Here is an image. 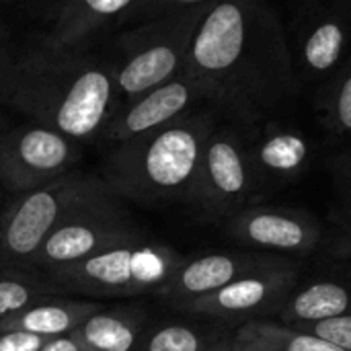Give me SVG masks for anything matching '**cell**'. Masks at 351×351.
Returning a JSON list of instances; mask_svg holds the SVG:
<instances>
[{
  "label": "cell",
  "instance_id": "cell-28",
  "mask_svg": "<svg viewBox=\"0 0 351 351\" xmlns=\"http://www.w3.org/2000/svg\"><path fill=\"white\" fill-rule=\"evenodd\" d=\"M232 337L230 339H226L224 343H220V346H216V348H212V350H208V351H232Z\"/></svg>",
  "mask_w": 351,
  "mask_h": 351
},
{
  "label": "cell",
  "instance_id": "cell-25",
  "mask_svg": "<svg viewBox=\"0 0 351 351\" xmlns=\"http://www.w3.org/2000/svg\"><path fill=\"white\" fill-rule=\"evenodd\" d=\"M298 329H304V331L337 346L339 350L351 351V315L341 317V319H333V321H325V323H317V325L298 327Z\"/></svg>",
  "mask_w": 351,
  "mask_h": 351
},
{
  "label": "cell",
  "instance_id": "cell-16",
  "mask_svg": "<svg viewBox=\"0 0 351 351\" xmlns=\"http://www.w3.org/2000/svg\"><path fill=\"white\" fill-rule=\"evenodd\" d=\"M138 4L136 0H66L45 4L43 21L49 27L37 43L49 49H84L93 35L125 21Z\"/></svg>",
  "mask_w": 351,
  "mask_h": 351
},
{
  "label": "cell",
  "instance_id": "cell-17",
  "mask_svg": "<svg viewBox=\"0 0 351 351\" xmlns=\"http://www.w3.org/2000/svg\"><path fill=\"white\" fill-rule=\"evenodd\" d=\"M351 315L350 278H319L296 286L278 311V319L288 327H306Z\"/></svg>",
  "mask_w": 351,
  "mask_h": 351
},
{
  "label": "cell",
  "instance_id": "cell-2",
  "mask_svg": "<svg viewBox=\"0 0 351 351\" xmlns=\"http://www.w3.org/2000/svg\"><path fill=\"white\" fill-rule=\"evenodd\" d=\"M113 64L82 49L37 41L0 47V105L72 142L103 134L117 113Z\"/></svg>",
  "mask_w": 351,
  "mask_h": 351
},
{
  "label": "cell",
  "instance_id": "cell-5",
  "mask_svg": "<svg viewBox=\"0 0 351 351\" xmlns=\"http://www.w3.org/2000/svg\"><path fill=\"white\" fill-rule=\"evenodd\" d=\"M183 259L167 245L140 237L97 253L72 267L53 274V284L90 296H134L160 290Z\"/></svg>",
  "mask_w": 351,
  "mask_h": 351
},
{
  "label": "cell",
  "instance_id": "cell-11",
  "mask_svg": "<svg viewBox=\"0 0 351 351\" xmlns=\"http://www.w3.org/2000/svg\"><path fill=\"white\" fill-rule=\"evenodd\" d=\"M226 234L249 251L269 255H308L325 239L321 222L306 210L249 206L224 222Z\"/></svg>",
  "mask_w": 351,
  "mask_h": 351
},
{
  "label": "cell",
  "instance_id": "cell-14",
  "mask_svg": "<svg viewBox=\"0 0 351 351\" xmlns=\"http://www.w3.org/2000/svg\"><path fill=\"white\" fill-rule=\"evenodd\" d=\"M247 146L255 177V202L292 185L311 162L308 138L280 121L247 132Z\"/></svg>",
  "mask_w": 351,
  "mask_h": 351
},
{
  "label": "cell",
  "instance_id": "cell-15",
  "mask_svg": "<svg viewBox=\"0 0 351 351\" xmlns=\"http://www.w3.org/2000/svg\"><path fill=\"white\" fill-rule=\"evenodd\" d=\"M197 103H204L199 88L185 74H179L171 82L123 105V109L113 115L103 136L117 144L128 142L185 117Z\"/></svg>",
  "mask_w": 351,
  "mask_h": 351
},
{
  "label": "cell",
  "instance_id": "cell-6",
  "mask_svg": "<svg viewBox=\"0 0 351 351\" xmlns=\"http://www.w3.org/2000/svg\"><path fill=\"white\" fill-rule=\"evenodd\" d=\"M105 189L103 181L64 175L62 179L14 197L0 218V261L31 267L58 224L76 206Z\"/></svg>",
  "mask_w": 351,
  "mask_h": 351
},
{
  "label": "cell",
  "instance_id": "cell-10",
  "mask_svg": "<svg viewBox=\"0 0 351 351\" xmlns=\"http://www.w3.org/2000/svg\"><path fill=\"white\" fill-rule=\"evenodd\" d=\"M76 158V142L41 125L0 134V183L27 193L62 179Z\"/></svg>",
  "mask_w": 351,
  "mask_h": 351
},
{
  "label": "cell",
  "instance_id": "cell-27",
  "mask_svg": "<svg viewBox=\"0 0 351 351\" xmlns=\"http://www.w3.org/2000/svg\"><path fill=\"white\" fill-rule=\"evenodd\" d=\"M41 351H86L72 335L66 337H56V339H47V343L41 348Z\"/></svg>",
  "mask_w": 351,
  "mask_h": 351
},
{
  "label": "cell",
  "instance_id": "cell-19",
  "mask_svg": "<svg viewBox=\"0 0 351 351\" xmlns=\"http://www.w3.org/2000/svg\"><path fill=\"white\" fill-rule=\"evenodd\" d=\"M230 343L232 351H343L304 329L269 319L243 323Z\"/></svg>",
  "mask_w": 351,
  "mask_h": 351
},
{
  "label": "cell",
  "instance_id": "cell-22",
  "mask_svg": "<svg viewBox=\"0 0 351 351\" xmlns=\"http://www.w3.org/2000/svg\"><path fill=\"white\" fill-rule=\"evenodd\" d=\"M331 173L333 204L329 210V255L333 259L348 261L351 259V148H346L333 158Z\"/></svg>",
  "mask_w": 351,
  "mask_h": 351
},
{
  "label": "cell",
  "instance_id": "cell-20",
  "mask_svg": "<svg viewBox=\"0 0 351 351\" xmlns=\"http://www.w3.org/2000/svg\"><path fill=\"white\" fill-rule=\"evenodd\" d=\"M142 317L97 311L78 325L72 337L86 351H134Z\"/></svg>",
  "mask_w": 351,
  "mask_h": 351
},
{
  "label": "cell",
  "instance_id": "cell-18",
  "mask_svg": "<svg viewBox=\"0 0 351 351\" xmlns=\"http://www.w3.org/2000/svg\"><path fill=\"white\" fill-rule=\"evenodd\" d=\"M101 311L93 302H72V300H41L8 317L0 323V331H21L41 339H56L72 335L82 321L93 313Z\"/></svg>",
  "mask_w": 351,
  "mask_h": 351
},
{
  "label": "cell",
  "instance_id": "cell-24",
  "mask_svg": "<svg viewBox=\"0 0 351 351\" xmlns=\"http://www.w3.org/2000/svg\"><path fill=\"white\" fill-rule=\"evenodd\" d=\"M53 292H58V286L53 284H43L39 280L16 274L0 276V323L12 315H19L31 304L45 300L47 294Z\"/></svg>",
  "mask_w": 351,
  "mask_h": 351
},
{
  "label": "cell",
  "instance_id": "cell-4",
  "mask_svg": "<svg viewBox=\"0 0 351 351\" xmlns=\"http://www.w3.org/2000/svg\"><path fill=\"white\" fill-rule=\"evenodd\" d=\"M210 6L208 0L156 2L152 19L119 37L113 76L123 105L183 72L195 29Z\"/></svg>",
  "mask_w": 351,
  "mask_h": 351
},
{
  "label": "cell",
  "instance_id": "cell-23",
  "mask_svg": "<svg viewBox=\"0 0 351 351\" xmlns=\"http://www.w3.org/2000/svg\"><path fill=\"white\" fill-rule=\"evenodd\" d=\"M226 339L230 337L214 335L189 325H167L154 331L140 346V351H208Z\"/></svg>",
  "mask_w": 351,
  "mask_h": 351
},
{
  "label": "cell",
  "instance_id": "cell-9",
  "mask_svg": "<svg viewBox=\"0 0 351 351\" xmlns=\"http://www.w3.org/2000/svg\"><path fill=\"white\" fill-rule=\"evenodd\" d=\"M286 35L300 84H323L351 51V0L302 2Z\"/></svg>",
  "mask_w": 351,
  "mask_h": 351
},
{
  "label": "cell",
  "instance_id": "cell-8",
  "mask_svg": "<svg viewBox=\"0 0 351 351\" xmlns=\"http://www.w3.org/2000/svg\"><path fill=\"white\" fill-rule=\"evenodd\" d=\"M123 210L113 202L109 189L76 206L49 234L31 267L49 276L72 267L97 253L136 239Z\"/></svg>",
  "mask_w": 351,
  "mask_h": 351
},
{
  "label": "cell",
  "instance_id": "cell-12",
  "mask_svg": "<svg viewBox=\"0 0 351 351\" xmlns=\"http://www.w3.org/2000/svg\"><path fill=\"white\" fill-rule=\"evenodd\" d=\"M298 284V269L294 265L261 271L197 298L185 304L183 311L218 321H263L278 315Z\"/></svg>",
  "mask_w": 351,
  "mask_h": 351
},
{
  "label": "cell",
  "instance_id": "cell-7",
  "mask_svg": "<svg viewBox=\"0 0 351 351\" xmlns=\"http://www.w3.org/2000/svg\"><path fill=\"white\" fill-rule=\"evenodd\" d=\"M189 204L208 220H228L255 206V177L249 160L247 130L216 123L212 130Z\"/></svg>",
  "mask_w": 351,
  "mask_h": 351
},
{
  "label": "cell",
  "instance_id": "cell-26",
  "mask_svg": "<svg viewBox=\"0 0 351 351\" xmlns=\"http://www.w3.org/2000/svg\"><path fill=\"white\" fill-rule=\"evenodd\" d=\"M47 339L21 333V331H0V351H41Z\"/></svg>",
  "mask_w": 351,
  "mask_h": 351
},
{
  "label": "cell",
  "instance_id": "cell-3",
  "mask_svg": "<svg viewBox=\"0 0 351 351\" xmlns=\"http://www.w3.org/2000/svg\"><path fill=\"white\" fill-rule=\"evenodd\" d=\"M216 115L191 111L150 134L121 142L105 165L109 193L140 204L189 202Z\"/></svg>",
  "mask_w": 351,
  "mask_h": 351
},
{
  "label": "cell",
  "instance_id": "cell-29",
  "mask_svg": "<svg viewBox=\"0 0 351 351\" xmlns=\"http://www.w3.org/2000/svg\"><path fill=\"white\" fill-rule=\"evenodd\" d=\"M0 202H2V193H0Z\"/></svg>",
  "mask_w": 351,
  "mask_h": 351
},
{
  "label": "cell",
  "instance_id": "cell-21",
  "mask_svg": "<svg viewBox=\"0 0 351 351\" xmlns=\"http://www.w3.org/2000/svg\"><path fill=\"white\" fill-rule=\"evenodd\" d=\"M315 109L329 136L335 140H351V51L319 86Z\"/></svg>",
  "mask_w": 351,
  "mask_h": 351
},
{
  "label": "cell",
  "instance_id": "cell-13",
  "mask_svg": "<svg viewBox=\"0 0 351 351\" xmlns=\"http://www.w3.org/2000/svg\"><path fill=\"white\" fill-rule=\"evenodd\" d=\"M292 265L284 255H269L257 251L212 253L183 261L173 278L158 290L169 302L183 308L185 304L204 298L220 288L261 271H271Z\"/></svg>",
  "mask_w": 351,
  "mask_h": 351
},
{
  "label": "cell",
  "instance_id": "cell-1",
  "mask_svg": "<svg viewBox=\"0 0 351 351\" xmlns=\"http://www.w3.org/2000/svg\"><path fill=\"white\" fill-rule=\"evenodd\" d=\"M181 74L218 121L247 132L278 123L302 90L286 27L261 0L212 2Z\"/></svg>",
  "mask_w": 351,
  "mask_h": 351
}]
</instances>
